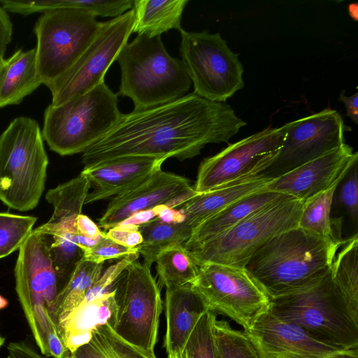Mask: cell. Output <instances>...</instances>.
<instances>
[{
	"instance_id": "cell-41",
	"label": "cell",
	"mask_w": 358,
	"mask_h": 358,
	"mask_svg": "<svg viewBox=\"0 0 358 358\" xmlns=\"http://www.w3.org/2000/svg\"><path fill=\"white\" fill-rule=\"evenodd\" d=\"M13 24L8 12L0 6V59L4 58L8 45L12 40Z\"/></svg>"
},
{
	"instance_id": "cell-27",
	"label": "cell",
	"mask_w": 358,
	"mask_h": 358,
	"mask_svg": "<svg viewBox=\"0 0 358 358\" xmlns=\"http://www.w3.org/2000/svg\"><path fill=\"white\" fill-rule=\"evenodd\" d=\"M358 237L355 234L338 249L332 263L331 278L351 309L358 314Z\"/></svg>"
},
{
	"instance_id": "cell-42",
	"label": "cell",
	"mask_w": 358,
	"mask_h": 358,
	"mask_svg": "<svg viewBox=\"0 0 358 358\" xmlns=\"http://www.w3.org/2000/svg\"><path fill=\"white\" fill-rule=\"evenodd\" d=\"M76 229L78 234L93 240L99 241L105 236V233L99 229L98 225L82 213L77 217Z\"/></svg>"
},
{
	"instance_id": "cell-50",
	"label": "cell",
	"mask_w": 358,
	"mask_h": 358,
	"mask_svg": "<svg viewBox=\"0 0 358 358\" xmlns=\"http://www.w3.org/2000/svg\"><path fill=\"white\" fill-rule=\"evenodd\" d=\"M178 358H187V355L185 354V352H182Z\"/></svg>"
},
{
	"instance_id": "cell-26",
	"label": "cell",
	"mask_w": 358,
	"mask_h": 358,
	"mask_svg": "<svg viewBox=\"0 0 358 358\" xmlns=\"http://www.w3.org/2000/svg\"><path fill=\"white\" fill-rule=\"evenodd\" d=\"M143 241L138 246L143 264L151 267L158 254L162 250L178 244H184L191 236L194 229L184 221L168 224L157 217L138 227Z\"/></svg>"
},
{
	"instance_id": "cell-4",
	"label": "cell",
	"mask_w": 358,
	"mask_h": 358,
	"mask_svg": "<svg viewBox=\"0 0 358 358\" xmlns=\"http://www.w3.org/2000/svg\"><path fill=\"white\" fill-rule=\"evenodd\" d=\"M268 312L322 343L340 350L358 349V314L334 285L330 272L309 287L271 298Z\"/></svg>"
},
{
	"instance_id": "cell-3",
	"label": "cell",
	"mask_w": 358,
	"mask_h": 358,
	"mask_svg": "<svg viewBox=\"0 0 358 358\" xmlns=\"http://www.w3.org/2000/svg\"><path fill=\"white\" fill-rule=\"evenodd\" d=\"M46 237L32 230L19 248L15 267V289L40 352L48 357L66 358L69 352L53 315L59 285Z\"/></svg>"
},
{
	"instance_id": "cell-31",
	"label": "cell",
	"mask_w": 358,
	"mask_h": 358,
	"mask_svg": "<svg viewBox=\"0 0 358 358\" xmlns=\"http://www.w3.org/2000/svg\"><path fill=\"white\" fill-rule=\"evenodd\" d=\"M80 173L94 185V190L88 193L85 204L121 194L132 189L124 177L106 162L84 168Z\"/></svg>"
},
{
	"instance_id": "cell-21",
	"label": "cell",
	"mask_w": 358,
	"mask_h": 358,
	"mask_svg": "<svg viewBox=\"0 0 358 358\" xmlns=\"http://www.w3.org/2000/svg\"><path fill=\"white\" fill-rule=\"evenodd\" d=\"M91 183L80 173L69 181L50 189L45 198L54 207L50 219L35 229L45 236L61 234H78L76 220L82 213V208L89 193Z\"/></svg>"
},
{
	"instance_id": "cell-30",
	"label": "cell",
	"mask_w": 358,
	"mask_h": 358,
	"mask_svg": "<svg viewBox=\"0 0 358 358\" xmlns=\"http://www.w3.org/2000/svg\"><path fill=\"white\" fill-rule=\"evenodd\" d=\"M72 354L76 358H157L124 341L108 323L96 328L90 340Z\"/></svg>"
},
{
	"instance_id": "cell-34",
	"label": "cell",
	"mask_w": 358,
	"mask_h": 358,
	"mask_svg": "<svg viewBox=\"0 0 358 358\" xmlns=\"http://www.w3.org/2000/svg\"><path fill=\"white\" fill-rule=\"evenodd\" d=\"M215 313L207 310L192 332L183 352L187 358H217L214 338Z\"/></svg>"
},
{
	"instance_id": "cell-33",
	"label": "cell",
	"mask_w": 358,
	"mask_h": 358,
	"mask_svg": "<svg viewBox=\"0 0 358 358\" xmlns=\"http://www.w3.org/2000/svg\"><path fill=\"white\" fill-rule=\"evenodd\" d=\"M36 220L31 216L0 213V259L21 247Z\"/></svg>"
},
{
	"instance_id": "cell-15",
	"label": "cell",
	"mask_w": 358,
	"mask_h": 358,
	"mask_svg": "<svg viewBox=\"0 0 358 358\" xmlns=\"http://www.w3.org/2000/svg\"><path fill=\"white\" fill-rule=\"evenodd\" d=\"M288 124L268 127L234 143L200 164L194 185L201 194L255 176L282 146Z\"/></svg>"
},
{
	"instance_id": "cell-44",
	"label": "cell",
	"mask_w": 358,
	"mask_h": 358,
	"mask_svg": "<svg viewBox=\"0 0 358 358\" xmlns=\"http://www.w3.org/2000/svg\"><path fill=\"white\" fill-rule=\"evenodd\" d=\"M166 206L167 205H159L150 209L136 212L132 214L129 217H127L124 221H122L120 224L127 225H134L137 227L145 224L156 218L159 212Z\"/></svg>"
},
{
	"instance_id": "cell-43",
	"label": "cell",
	"mask_w": 358,
	"mask_h": 358,
	"mask_svg": "<svg viewBox=\"0 0 358 358\" xmlns=\"http://www.w3.org/2000/svg\"><path fill=\"white\" fill-rule=\"evenodd\" d=\"M8 350L12 358H47L26 341L10 343Z\"/></svg>"
},
{
	"instance_id": "cell-38",
	"label": "cell",
	"mask_w": 358,
	"mask_h": 358,
	"mask_svg": "<svg viewBox=\"0 0 358 358\" xmlns=\"http://www.w3.org/2000/svg\"><path fill=\"white\" fill-rule=\"evenodd\" d=\"M138 257V252L129 254L106 268L103 273H101L100 277L92 284L82 302L92 301L109 292V289L120 277V275L131 263L136 261Z\"/></svg>"
},
{
	"instance_id": "cell-22",
	"label": "cell",
	"mask_w": 358,
	"mask_h": 358,
	"mask_svg": "<svg viewBox=\"0 0 358 358\" xmlns=\"http://www.w3.org/2000/svg\"><path fill=\"white\" fill-rule=\"evenodd\" d=\"M41 85L36 48L0 59V108L20 103Z\"/></svg>"
},
{
	"instance_id": "cell-52",
	"label": "cell",
	"mask_w": 358,
	"mask_h": 358,
	"mask_svg": "<svg viewBox=\"0 0 358 358\" xmlns=\"http://www.w3.org/2000/svg\"><path fill=\"white\" fill-rule=\"evenodd\" d=\"M7 358H12L11 357L8 356Z\"/></svg>"
},
{
	"instance_id": "cell-2",
	"label": "cell",
	"mask_w": 358,
	"mask_h": 358,
	"mask_svg": "<svg viewBox=\"0 0 358 358\" xmlns=\"http://www.w3.org/2000/svg\"><path fill=\"white\" fill-rule=\"evenodd\" d=\"M344 241L296 227L268 241L244 268L270 298L287 294L322 280Z\"/></svg>"
},
{
	"instance_id": "cell-49",
	"label": "cell",
	"mask_w": 358,
	"mask_h": 358,
	"mask_svg": "<svg viewBox=\"0 0 358 358\" xmlns=\"http://www.w3.org/2000/svg\"><path fill=\"white\" fill-rule=\"evenodd\" d=\"M66 358H76V357L72 353H69Z\"/></svg>"
},
{
	"instance_id": "cell-47",
	"label": "cell",
	"mask_w": 358,
	"mask_h": 358,
	"mask_svg": "<svg viewBox=\"0 0 358 358\" xmlns=\"http://www.w3.org/2000/svg\"><path fill=\"white\" fill-rule=\"evenodd\" d=\"M8 306V301L0 295V310L6 308Z\"/></svg>"
},
{
	"instance_id": "cell-24",
	"label": "cell",
	"mask_w": 358,
	"mask_h": 358,
	"mask_svg": "<svg viewBox=\"0 0 358 358\" xmlns=\"http://www.w3.org/2000/svg\"><path fill=\"white\" fill-rule=\"evenodd\" d=\"M188 2V0H134L132 33L153 37L171 29L180 31L182 13Z\"/></svg>"
},
{
	"instance_id": "cell-8",
	"label": "cell",
	"mask_w": 358,
	"mask_h": 358,
	"mask_svg": "<svg viewBox=\"0 0 358 358\" xmlns=\"http://www.w3.org/2000/svg\"><path fill=\"white\" fill-rule=\"evenodd\" d=\"M304 201L285 195L252 213L225 233L186 248L198 266L217 263L245 267L268 241L298 227Z\"/></svg>"
},
{
	"instance_id": "cell-40",
	"label": "cell",
	"mask_w": 358,
	"mask_h": 358,
	"mask_svg": "<svg viewBox=\"0 0 358 358\" xmlns=\"http://www.w3.org/2000/svg\"><path fill=\"white\" fill-rule=\"evenodd\" d=\"M105 235L115 242L129 248H136L143 241L138 227L134 225L120 224L109 229Z\"/></svg>"
},
{
	"instance_id": "cell-12",
	"label": "cell",
	"mask_w": 358,
	"mask_h": 358,
	"mask_svg": "<svg viewBox=\"0 0 358 358\" xmlns=\"http://www.w3.org/2000/svg\"><path fill=\"white\" fill-rule=\"evenodd\" d=\"M134 22L132 9L102 22L95 36L75 64L47 87L52 94L51 104L64 103L105 82L108 69L128 43Z\"/></svg>"
},
{
	"instance_id": "cell-51",
	"label": "cell",
	"mask_w": 358,
	"mask_h": 358,
	"mask_svg": "<svg viewBox=\"0 0 358 358\" xmlns=\"http://www.w3.org/2000/svg\"><path fill=\"white\" fill-rule=\"evenodd\" d=\"M167 358H178V356H174V355H168Z\"/></svg>"
},
{
	"instance_id": "cell-36",
	"label": "cell",
	"mask_w": 358,
	"mask_h": 358,
	"mask_svg": "<svg viewBox=\"0 0 358 358\" xmlns=\"http://www.w3.org/2000/svg\"><path fill=\"white\" fill-rule=\"evenodd\" d=\"M133 0H58L59 8H74L95 16L118 17L132 9Z\"/></svg>"
},
{
	"instance_id": "cell-16",
	"label": "cell",
	"mask_w": 358,
	"mask_h": 358,
	"mask_svg": "<svg viewBox=\"0 0 358 358\" xmlns=\"http://www.w3.org/2000/svg\"><path fill=\"white\" fill-rule=\"evenodd\" d=\"M244 332L260 358H358V349L340 350L322 343L268 311Z\"/></svg>"
},
{
	"instance_id": "cell-10",
	"label": "cell",
	"mask_w": 358,
	"mask_h": 358,
	"mask_svg": "<svg viewBox=\"0 0 358 358\" xmlns=\"http://www.w3.org/2000/svg\"><path fill=\"white\" fill-rule=\"evenodd\" d=\"M182 62L194 93L210 101L225 102L244 87L243 67L238 55L220 34L180 31Z\"/></svg>"
},
{
	"instance_id": "cell-32",
	"label": "cell",
	"mask_w": 358,
	"mask_h": 358,
	"mask_svg": "<svg viewBox=\"0 0 358 358\" xmlns=\"http://www.w3.org/2000/svg\"><path fill=\"white\" fill-rule=\"evenodd\" d=\"M213 331L217 358H260L245 332L227 321L216 318Z\"/></svg>"
},
{
	"instance_id": "cell-20",
	"label": "cell",
	"mask_w": 358,
	"mask_h": 358,
	"mask_svg": "<svg viewBox=\"0 0 358 358\" xmlns=\"http://www.w3.org/2000/svg\"><path fill=\"white\" fill-rule=\"evenodd\" d=\"M273 179L252 176L215 189L199 194L181 205L184 222L194 229L205 220L236 201L266 189Z\"/></svg>"
},
{
	"instance_id": "cell-17",
	"label": "cell",
	"mask_w": 358,
	"mask_h": 358,
	"mask_svg": "<svg viewBox=\"0 0 358 358\" xmlns=\"http://www.w3.org/2000/svg\"><path fill=\"white\" fill-rule=\"evenodd\" d=\"M358 153L344 143L338 148L271 180L266 190L306 201L341 182Z\"/></svg>"
},
{
	"instance_id": "cell-35",
	"label": "cell",
	"mask_w": 358,
	"mask_h": 358,
	"mask_svg": "<svg viewBox=\"0 0 358 358\" xmlns=\"http://www.w3.org/2000/svg\"><path fill=\"white\" fill-rule=\"evenodd\" d=\"M165 160L164 158L136 156L121 157L104 162L115 167L133 189L161 170Z\"/></svg>"
},
{
	"instance_id": "cell-5",
	"label": "cell",
	"mask_w": 358,
	"mask_h": 358,
	"mask_svg": "<svg viewBox=\"0 0 358 358\" xmlns=\"http://www.w3.org/2000/svg\"><path fill=\"white\" fill-rule=\"evenodd\" d=\"M119 94L129 97L134 109L162 105L185 95L192 82L183 63L166 51L161 36L138 34L121 50Z\"/></svg>"
},
{
	"instance_id": "cell-9",
	"label": "cell",
	"mask_w": 358,
	"mask_h": 358,
	"mask_svg": "<svg viewBox=\"0 0 358 358\" xmlns=\"http://www.w3.org/2000/svg\"><path fill=\"white\" fill-rule=\"evenodd\" d=\"M102 22L79 8H62L43 13L34 26L39 78L46 87L62 76L78 60Z\"/></svg>"
},
{
	"instance_id": "cell-23",
	"label": "cell",
	"mask_w": 358,
	"mask_h": 358,
	"mask_svg": "<svg viewBox=\"0 0 358 358\" xmlns=\"http://www.w3.org/2000/svg\"><path fill=\"white\" fill-rule=\"evenodd\" d=\"M285 195L264 189L236 201L197 226L184 247L188 248L225 233L252 213Z\"/></svg>"
},
{
	"instance_id": "cell-28",
	"label": "cell",
	"mask_w": 358,
	"mask_h": 358,
	"mask_svg": "<svg viewBox=\"0 0 358 358\" xmlns=\"http://www.w3.org/2000/svg\"><path fill=\"white\" fill-rule=\"evenodd\" d=\"M339 183L306 200L298 227L321 236L341 238L340 219H331V210L336 187Z\"/></svg>"
},
{
	"instance_id": "cell-14",
	"label": "cell",
	"mask_w": 358,
	"mask_h": 358,
	"mask_svg": "<svg viewBox=\"0 0 358 358\" xmlns=\"http://www.w3.org/2000/svg\"><path fill=\"white\" fill-rule=\"evenodd\" d=\"M287 124L282 146L255 176L278 178L339 148L345 143L344 133L351 131L341 115L331 108Z\"/></svg>"
},
{
	"instance_id": "cell-13",
	"label": "cell",
	"mask_w": 358,
	"mask_h": 358,
	"mask_svg": "<svg viewBox=\"0 0 358 358\" xmlns=\"http://www.w3.org/2000/svg\"><path fill=\"white\" fill-rule=\"evenodd\" d=\"M118 310L113 327L124 341L140 350L156 356L159 318L162 312L160 289L150 268L135 261L125 270Z\"/></svg>"
},
{
	"instance_id": "cell-29",
	"label": "cell",
	"mask_w": 358,
	"mask_h": 358,
	"mask_svg": "<svg viewBox=\"0 0 358 358\" xmlns=\"http://www.w3.org/2000/svg\"><path fill=\"white\" fill-rule=\"evenodd\" d=\"M155 262L159 283L166 289L191 285L198 275L199 266L182 244L162 250Z\"/></svg>"
},
{
	"instance_id": "cell-48",
	"label": "cell",
	"mask_w": 358,
	"mask_h": 358,
	"mask_svg": "<svg viewBox=\"0 0 358 358\" xmlns=\"http://www.w3.org/2000/svg\"><path fill=\"white\" fill-rule=\"evenodd\" d=\"M4 342H5V338L0 334V348L3 345Z\"/></svg>"
},
{
	"instance_id": "cell-7",
	"label": "cell",
	"mask_w": 358,
	"mask_h": 358,
	"mask_svg": "<svg viewBox=\"0 0 358 358\" xmlns=\"http://www.w3.org/2000/svg\"><path fill=\"white\" fill-rule=\"evenodd\" d=\"M117 94L105 83L44 112L43 138L62 156L84 152L118 121Z\"/></svg>"
},
{
	"instance_id": "cell-25",
	"label": "cell",
	"mask_w": 358,
	"mask_h": 358,
	"mask_svg": "<svg viewBox=\"0 0 358 358\" xmlns=\"http://www.w3.org/2000/svg\"><path fill=\"white\" fill-rule=\"evenodd\" d=\"M103 263L82 258L59 289L54 303L53 315L57 324L82 302L87 292L102 273Z\"/></svg>"
},
{
	"instance_id": "cell-1",
	"label": "cell",
	"mask_w": 358,
	"mask_h": 358,
	"mask_svg": "<svg viewBox=\"0 0 358 358\" xmlns=\"http://www.w3.org/2000/svg\"><path fill=\"white\" fill-rule=\"evenodd\" d=\"M246 122L226 102L194 92L172 101L121 115L116 124L82 155L84 168L126 157L180 161L208 143H228Z\"/></svg>"
},
{
	"instance_id": "cell-11",
	"label": "cell",
	"mask_w": 358,
	"mask_h": 358,
	"mask_svg": "<svg viewBox=\"0 0 358 358\" xmlns=\"http://www.w3.org/2000/svg\"><path fill=\"white\" fill-rule=\"evenodd\" d=\"M208 310L223 314L248 331L268 310L271 298L244 267L217 263L199 266L190 285Z\"/></svg>"
},
{
	"instance_id": "cell-19",
	"label": "cell",
	"mask_w": 358,
	"mask_h": 358,
	"mask_svg": "<svg viewBox=\"0 0 358 358\" xmlns=\"http://www.w3.org/2000/svg\"><path fill=\"white\" fill-rule=\"evenodd\" d=\"M165 309L164 347L168 355L180 357L199 319L208 310L190 285L166 289Z\"/></svg>"
},
{
	"instance_id": "cell-46",
	"label": "cell",
	"mask_w": 358,
	"mask_h": 358,
	"mask_svg": "<svg viewBox=\"0 0 358 358\" xmlns=\"http://www.w3.org/2000/svg\"><path fill=\"white\" fill-rule=\"evenodd\" d=\"M161 221L168 224H176L185 220V215L180 210L166 206L157 217Z\"/></svg>"
},
{
	"instance_id": "cell-45",
	"label": "cell",
	"mask_w": 358,
	"mask_h": 358,
	"mask_svg": "<svg viewBox=\"0 0 358 358\" xmlns=\"http://www.w3.org/2000/svg\"><path fill=\"white\" fill-rule=\"evenodd\" d=\"M343 91L339 96L338 100L342 101L346 108V115L349 117L355 124L358 123V93L350 96L344 95Z\"/></svg>"
},
{
	"instance_id": "cell-6",
	"label": "cell",
	"mask_w": 358,
	"mask_h": 358,
	"mask_svg": "<svg viewBox=\"0 0 358 358\" xmlns=\"http://www.w3.org/2000/svg\"><path fill=\"white\" fill-rule=\"evenodd\" d=\"M48 165L38 122L27 117L15 118L0 135V201L20 211L35 208L44 190Z\"/></svg>"
},
{
	"instance_id": "cell-18",
	"label": "cell",
	"mask_w": 358,
	"mask_h": 358,
	"mask_svg": "<svg viewBox=\"0 0 358 358\" xmlns=\"http://www.w3.org/2000/svg\"><path fill=\"white\" fill-rule=\"evenodd\" d=\"M193 189L186 178L161 169L138 186L115 196L99 219V227L108 230L136 212L163 204L170 207L172 200Z\"/></svg>"
},
{
	"instance_id": "cell-37",
	"label": "cell",
	"mask_w": 358,
	"mask_h": 358,
	"mask_svg": "<svg viewBox=\"0 0 358 358\" xmlns=\"http://www.w3.org/2000/svg\"><path fill=\"white\" fill-rule=\"evenodd\" d=\"M357 162H355L338 185L334 199L357 223L358 218Z\"/></svg>"
},
{
	"instance_id": "cell-39",
	"label": "cell",
	"mask_w": 358,
	"mask_h": 358,
	"mask_svg": "<svg viewBox=\"0 0 358 358\" xmlns=\"http://www.w3.org/2000/svg\"><path fill=\"white\" fill-rule=\"evenodd\" d=\"M136 252H138V246L135 248L123 246L105 235L94 246L83 251V257L96 263H103L108 259L123 258Z\"/></svg>"
}]
</instances>
